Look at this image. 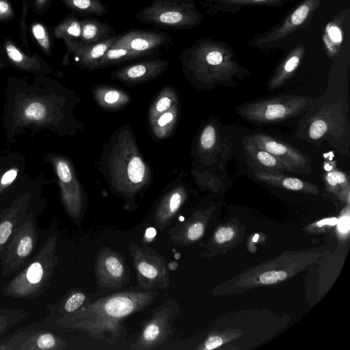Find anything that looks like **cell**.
Instances as JSON below:
<instances>
[{
  "instance_id": "f546056e",
  "label": "cell",
  "mask_w": 350,
  "mask_h": 350,
  "mask_svg": "<svg viewBox=\"0 0 350 350\" xmlns=\"http://www.w3.org/2000/svg\"><path fill=\"white\" fill-rule=\"evenodd\" d=\"M36 348L39 349H64L66 344L51 334H43L36 340Z\"/></svg>"
},
{
  "instance_id": "30bf717a",
  "label": "cell",
  "mask_w": 350,
  "mask_h": 350,
  "mask_svg": "<svg viewBox=\"0 0 350 350\" xmlns=\"http://www.w3.org/2000/svg\"><path fill=\"white\" fill-rule=\"evenodd\" d=\"M97 285L103 288H118L129 279V271L123 256L108 247L98 252L94 263Z\"/></svg>"
},
{
  "instance_id": "f35d334b",
  "label": "cell",
  "mask_w": 350,
  "mask_h": 350,
  "mask_svg": "<svg viewBox=\"0 0 350 350\" xmlns=\"http://www.w3.org/2000/svg\"><path fill=\"white\" fill-rule=\"evenodd\" d=\"M219 1V0H217ZM220 1H224L225 3H264V2H273V1H278L280 0H219Z\"/></svg>"
},
{
  "instance_id": "9a60e30c",
  "label": "cell",
  "mask_w": 350,
  "mask_h": 350,
  "mask_svg": "<svg viewBox=\"0 0 350 350\" xmlns=\"http://www.w3.org/2000/svg\"><path fill=\"white\" fill-rule=\"evenodd\" d=\"M25 169V158L21 153L10 151L0 155V197L29 174Z\"/></svg>"
},
{
  "instance_id": "4316f807",
  "label": "cell",
  "mask_w": 350,
  "mask_h": 350,
  "mask_svg": "<svg viewBox=\"0 0 350 350\" xmlns=\"http://www.w3.org/2000/svg\"><path fill=\"white\" fill-rule=\"evenodd\" d=\"M325 180L327 187L333 191L339 188L349 189V178L345 174L336 169H334L326 173Z\"/></svg>"
},
{
  "instance_id": "e575fe53",
  "label": "cell",
  "mask_w": 350,
  "mask_h": 350,
  "mask_svg": "<svg viewBox=\"0 0 350 350\" xmlns=\"http://www.w3.org/2000/svg\"><path fill=\"white\" fill-rule=\"evenodd\" d=\"M13 16V10L7 0H0V20L10 18Z\"/></svg>"
},
{
  "instance_id": "f1b7e54d",
  "label": "cell",
  "mask_w": 350,
  "mask_h": 350,
  "mask_svg": "<svg viewBox=\"0 0 350 350\" xmlns=\"http://www.w3.org/2000/svg\"><path fill=\"white\" fill-rule=\"evenodd\" d=\"M97 97L102 106L113 107L122 105L125 96L123 92L111 89L105 91L102 96H98Z\"/></svg>"
},
{
  "instance_id": "b9f144b4",
  "label": "cell",
  "mask_w": 350,
  "mask_h": 350,
  "mask_svg": "<svg viewBox=\"0 0 350 350\" xmlns=\"http://www.w3.org/2000/svg\"><path fill=\"white\" fill-rule=\"evenodd\" d=\"M156 234L157 232L154 228H148L144 234V239L148 242H150L156 236Z\"/></svg>"
},
{
  "instance_id": "7bdbcfd3",
  "label": "cell",
  "mask_w": 350,
  "mask_h": 350,
  "mask_svg": "<svg viewBox=\"0 0 350 350\" xmlns=\"http://www.w3.org/2000/svg\"><path fill=\"white\" fill-rule=\"evenodd\" d=\"M338 223V220L336 218H329L323 219L319 222H317V225L318 226H323L325 225H336Z\"/></svg>"
},
{
  "instance_id": "2e32d148",
  "label": "cell",
  "mask_w": 350,
  "mask_h": 350,
  "mask_svg": "<svg viewBox=\"0 0 350 350\" xmlns=\"http://www.w3.org/2000/svg\"><path fill=\"white\" fill-rule=\"evenodd\" d=\"M186 197V191L180 186L173 188L163 196L154 216V223L157 229L163 230L170 224Z\"/></svg>"
},
{
  "instance_id": "8d00e7d4",
  "label": "cell",
  "mask_w": 350,
  "mask_h": 350,
  "mask_svg": "<svg viewBox=\"0 0 350 350\" xmlns=\"http://www.w3.org/2000/svg\"><path fill=\"white\" fill-rule=\"evenodd\" d=\"M174 119V114L172 111H165L157 120V126L161 128L169 124Z\"/></svg>"
},
{
  "instance_id": "d6a6232c",
  "label": "cell",
  "mask_w": 350,
  "mask_h": 350,
  "mask_svg": "<svg viewBox=\"0 0 350 350\" xmlns=\"http://www.w3.org/2000/svg\"><path fill=\"white\" fill-rule=\"evenodd\" d=\"M328 131V124L323 119L314 120L309 129L310 137L313 139H319Z\"/></svg>"
},
{
  "instance_id": "52a82bcc",
  "label": "cell",
  "mask_w": 350,
  "mask_h": 350,
  "mask_svg": "<svg viewBox=\"0 0 350 350\" xmlns=\"http://www.w3.org/2000/svg\"><path fill=\"white\" fill-rule=\"evenodd\" d=\"M129 251L133 260L138 286L145 291L165 290L170 285L167 260L154 249L131 244Z\"/></svg>"
},
{
  "instance_id": "83f0119b",
  "label": "cell",
  "mask_w": 350,
  "mask_h": 350,
  "mask_svg": "<svg viewBox=\"0 0 350 350\" xmlns=\"http://www.w3.org/2000/svg\"><path fill=\"white\" fill-rule=\"evenodd\" d=\"M31 32L33 38L43 51L47 55L51 56V42L46 27L41 23H35L31 26Z\"/></svg>"
},
{
  "instance_id": "8992f818",
  "label": "cell",
  "mask_w": 350,
  "mask_h": 350,
  "mask_svg": "<svg viewBox=\"0 0 350 350\" xmlns=\"http://www.w3.org/2000/svg\"><path fill=\"white\" fill-rule=\"evenodd\" d=\"M312 103V99L308 96L286 95L245 104L239 111L250 122L274 123L303 113Z\"/></svg>"
},
{
  "instance_id": "484cf974",
  "label": "cell",
  "mask_w": 350,
  "mask_h": 350,
  "mask_svg": "<svg viewBox=\"0 0 350 350\" xmlns=\"http://www.w3.org/2000/svg\"><path fill=\"white\" fill-rule=\"evenodd\" d=\"M217 142V133L215 127L207 124L202 130L200 137V149L202 152H210L213 150Z\"/></svg>"
},
{
  "instance_id": "4dcf8cb0",
  "label": "cell",
  "mask_w": 350,
  "mask_h": 350,
  "mask_svg": "<svg viewBox=\"0 0 350 350\" xmlns=\"http://www.w3.org/2000/svg\"><path fill=\"white\" fill-rule=\"evenodd\" d=\"M86 300V295L81 291H76L66 300L64 308L66 313H72L79 310Z\"/></svg>"
},
{
  "instance_id": "1f68e13d",
  "label": "cell",
  "mask_w": 350,
  "mask_h": 350,
  "mask_svg": "<svg viewBox=\"0 0 350 350\" xmlns=\"http://www.w3.org/2000/svg\"><path fill=\"white\" fill-rule=\"evenodd\" d=\"M172 99L171 97L165 95L159 98L152 109L150 118L152 120L157 118L159 114L166 111L172 105Z\"/></svg>"
},
{
  "instance_id": "7402d4cb",
  "label": "cell",
  "mask_w": 350,
  "mask_h": 350,
  "mask_svg": "<svg viewBox=\"0 0 350 350\" xmlns=\"http://www.w3.org/2000/svg\"><path fill=\"white\" fill-rule=\"evenodd\" d=\"M81 44H89L102 42L114 36V31L107 23L95 18H86L80 21Z\"/></svg>"
},
{
  "instance_id": "277c9868",
  "label": "cell",
  "mask_w": 350,
  "mask_h": 350,
  "mask_svg": "<svg viewBox=\"0 0 350 350\" xmlns=\"http://www.w3.org/2000/svg\"><path fill=\"white\" fill-rule=\"evenodd\" d=\"M185 74L203 83L222 81L230 77L231 65L209 42L199 40L180 54Z\"/></svg>"
},
{
  "instance_id": "603a6c76",
  "label": "cell",
  "mask_w": 350,
  "mask_h": 350,
  "mask_svg": "<svg viewBox=\"0 0 350 350\" xmlns=\"http://www.w3.org/2000/svg\"><path fill=\"white\" fill-rule=\"evenodd\" d=\"M143 57L139 53L126 48H109L100 59L98 68L109 66L124 62Z\"/></svg>"
},
{
  "instance_id": "8fae6325",
  "label": "cell",
  "mask_w": 350,
  "mask_h": 350,
  "mask_svg": "<svg viewBox=\"0 0 350 350\" xmlns=\"http://www.w3.org/2000/svg\"><path fill=\"white\" fill-rule=\"evenodd\" d=\"M172 38L157 30L132 29L116 36L111 48L122 47L139 53L143 57L167 49Z\"/></svg>"
},
{
  "instance_id": "3957f363",
  "label": "cell",
  "mask_w": 350,
  "mask_h": 350,
  "mask_svg": "<svg viewBox=\"0 0 350 350\" xmlns=\"http://www.w3.org/2000/svg\"><path fill=\"white\" fill-rule=\"evenodd\" d=\"M100 163L111 189L120 196H135L150 180V169L129 129H120L113 135Z\"/></svg>"
},
{
  "instance_id": "5b68a950",
  "label": "cell",
  "mask_w": 350,
  "mask_h": 350,
  "mask_svg": "<svg viewBox=\"0 0 350 350\" xmlns=\"http://www.w3.org/2000/svg\"><path fill=\"white\" fill-rule=\"evenodd\" d=\"M196 0H153L135 17L143 23L170 29H189L203 17L196 7Z\"/></svg>"
},
{
  "instance_id": "ffe728a7",
  "label": "cell",
  "mask_w": 350,
  "mask_h": 350,
  "mask_svg": "<svg viewBox=\"0 0 350 350\" xmlns=\"http://www.w3.org/2000/svg\"><path fill=\"white\" fill-rule=\"evenodd\" d=\"M56 38L64 40L68 52L63 59L62 64H68L69 55L81 44V27L80 21L75 15L68 16L55 29Z\"/></svg>"
},
{
  "instance_id": "74e56055",
  "label": "cell",
  "mask_w": 350,
  "mask_h": 350,
  "mask_svg": "<svg viewBox=\"0 0 350 350\" xmlns=\"http://www.w3.org/2000/svg\"><path fill=\"white\" fill-rule=\"evenodd\" d=\"M222 342V339L219 336H213L206 340L204 349L208 350L213 349L221 346Z\"/></svg>"
},
{
  "instance_id": "836d02e7",
  "label": "cell",
  "mask_w": 350,
  "mask_h": 350,
  "mask_svg": "<svg viewBox=\"0 0 350 350\" xmlns=\"http://www.w3.org/2000/svg\"><path fill=\"white\" fill-rule=\"evenodd\" d=\"M234 232L232 228L224 227L219 228L215 234V239L219 243H223L230 240L234 237Z\"/></svg>"
},
{
  "instance_id": "7a4b0ae2",
  "label": "cell",
  "mask_w": 350,
  "mask_h": 350,
  "mask_svg": "<svg viewBox=\"0 0 350 350\" xmlns=\"http://www.w3.org/2000/svg\"><path fill=\"white\" fill-rule=\"evenodd\" d=\"M158 295L156 290L115 293L69 313L62 324L113 345L125 334L123 319L148 306Z\"/></svg>"
},
{
  "instance_id": "e0dca14e",
  "label": "cell",
  "mask_w": 350,
  "mask_h": 350,
  "mask_svg": "<svg viewBox=\"0 0 350 350\" xmlns=\"http://www.w3.org/2000/svg\"><path fill=\"white\" fill-rule=\"evenodd\" d=\"M4 49L10 62L17 69L34 75H46L53 72L39 57L25 54L11 41L5 42Z\"/></svg>"
},
{
  "instance_id": "7c38bea8",
  "label": "cell",
  "mask_w": 350,
  "mask_h": 350,
  "mask_svg": "<svg viewBox=\"0 0 350 350\" xmlns=\"http://www.w3.org/2000/svg\"><path fill=\"white\" fill-rule=\"evenodd\" d=\"M33 215V211L29 213L25 222L16 229L8 245L6 254L3 260L5 274L18 269L29 256L34 247L36 234L32 223Z\"/></svg>"
},
{
  "instance_id": "9c48e42d",
  "label": "cell",
  "mask_w": 350,
  "mask_h": 350,
  "mask_svg": "<svg viewBox=\"0 0 350 350\" xmlns=\"http://www.w3.org/2000/svg\"><path fill=\"white\" fill-rule=\"evenodd\" d=\"M43 159L53 167L67 212L72 218L78 219L82 212V193L71 162L65 156L55 152L46 153Z\"/></svg>"
},
{
  "instance_id": "44dd1931",
  "label": "cell",
  "mask_w": 350,
  "mask_h": 350,
  "mask_svg": "<svg viewBox=\"0 0 350 350\" xmlns=\"http://www.w3.org/2000/svg\"><path fill=\"white\" fill-rule=\"evenodd\" d=\"M247 157L258 169L271 173L288 172L287 168L273 155L259 147L251 137L245 144Z\"/></svg>"
},
{
  "instance_id": "f6af8a7d",
  "label": "cell",
  "mask_w": 350,
  "mask_h": 350,
  "mask_svg": "<svg viewBox=\"0 0 350 350\" xmlns=\"http://www.w3.org/2000/svg\"><path fill=\"white\" fill-rule=\"evenodd\" d=\"M278 273V280H283L286 278V273L284 271H279Z\"/></svg>"
},
{
  "instance_id": "5bb4252c",
  "label": "cell",
  "mask_w": 350,
  "mask_h": 350,
  "mask_svg": "<svg viewBox=\"0 0 350 350\" xmlns=\"http://www.w3.org/2000/svg\"><path fill=\"white\" fill-rule=\"evenodd\" d=\"M169 65L165 59L146 60L116 70L111 78L130 84L146 83L161 75Z\"/></svg>"
},
{
  "instance_id": "d590c367",
  "label": "cell",
  "mask_w": 350,
  "mask_h": 350,
  "mask_svg": "<svg viewBox=\"0 0 350 350\" xmlns=\"http://www.w3.org/2000/svg\"><path fill=\"white\" fill-rule=\"evenodd\" d=\"M259 280L265 284H274L278 280V273L275 271H266L260 276Z\"/></svg>"
},
{
  "instance_id": "ba28073f",
  "label": "cell",
  "mask_w": 350,
  "mask_h": 350,
  "mask_svg": "<svg viewBox=\"0 0 350 350\" xmlns=\"http://www.w3.org/2000/svg\"><path fill=\"white\" fill-rule=\"evenodd\" d=\"M179 313L178 303L172 299L154 308L130 349L150 350L159 347L172 334V324Z\"/></svg>"
},
{
  "instance_id": "cb8c5ba5",
  "label": "cell",
  "mask_w": 350,
  "mask_h": 350,
  "mask_svg": "<svg viewBox=\"0 0 350 350\" xmlns=\"http://www.w3.org/2000/svg\"><path fill=\"white\" fill-rule=\"evenodd\" d=\"M67 7L75 11L94 15H104L108 9L100 0H61Z\"/></svg>"
},
{
  "instance_id": "d4e9b609",
  "label": "cell",
  "mask_w": 350,
  "mask_h": 350,
  "mask_svg": "<svg viewBox=\"0 0 350 350\" xmlns=\"http://www.w3.org/2000/svg\"><path fill=\"white\" fill-rule=\"evenodd\" d=\"M300 62V56L295 54L286 59L282 66L271 78L269 87L274 89L282 85L295 71Z\"/></svg>"
},
{
  "instance_id": "d6986e66",
  "label": "cell",
  "mask_w": 350,
  "mask_h": 350,
  "mask_svg": "<svg viewBox=\"0 0 350 350\" xmlns=\"http://www.w3.org/2000/svg\"><path fill=\"white\" fill-rule=\"evenodd\" d=\"M254 176L265 183L291 191L318 193L317 187L310 182L297 177L288 176L282 173H271L260 169L254 170Z\"/></svg>"
},
{
  "instance_id": "ac0fdd59",
  "label": "cell",
  "mask_w": 350,
  "mask_h": 350,
  "mask_svg": "<svg viewBox=\"0 0 350 350\" xmlns=\"http://www.w3.org/2000/svg\"><path fill=\"white\" fill-rule=\"evenodd\" d=\"M116 36H112L102 42L80 44L72 52L74 62L80 68L89 70L98 68L100 59L110 48Z\"/></svg>"
},
{
  "instance_id": "4fadbf2b",
  "label": "cell",
  "mask_w": 350,
  "mask_h": 350,
  "mask_svg": "<svg viewBox=\"0 0 350 350\" xmlns=\"http://www.w3.org/2000/svg\"><path fill=\"white\" fill-rule=\"evenodd\" d=\"M251 137L259 147L280 161L288 172L306 174L311 171L308 159L291 145L262 133L254 134Z\"/></svg>"
},
{
  "instance_id": "ab89813d",
  "label": "cell",
  "mask_w": 350,
  "mask_h": 350,
  "mask_svg": "<svg viewBox=\"0 0 350 350\" xmlns=\"http://www.w3.org/2000/svg\"><path fill=\"white\" fill-rule=\"evenodd\" d=\"M338 228L340 232H347L349 228V220L348 217H342L338 221Z\"/></svg>"
},
{
  "instance_id": "60d3db41",
  "label": "cell",
  "mask_w": 350,
  "mask_h": 350,
  "mask_svg": "<svg viewBox=\"0 0 350 350\" xmlns=\"http://www.w3.org/2000/svg\"><path fill=\"white\" fill-rule=\"evenodd\" d=\"M329 34L332 39L335 42H339L341 39V34L339 29L336 27H332L329 30Z\"/></svg>"
},
{
  "instance_id": "6da1fadb",
  "label": "cell",
  "mask_w": 350,
  "mask_h": 350,
  "mask_svg": "<svg viewBox=\"0 0 350 350\" xmlns=\"http://www.w3.org/2000/svg\"><path fill=\"white\" fill-rule=\"evenodd\" d=\"M76 101L70 90L46 75H35L32 83L8 78L2 118L8 145L22 135L34 137L44 131L59 137L75 134L78 128L73 115Z\"/></svg>"
},
{
  "instance_id": "ee69618b",
  "label": "cell",
  "mask_w": 350,
  "mask_h": 350,
  "mask_svg": "<svg viewBox=\"0 0 350 350\" xmlns=\"http://www.w3.org/2000/svg\"><path fill=\"white\" fill-rule=\"evenodd\" d=\"M47 0H36V6L38 9H41L44 7Z\"/></svg>"
}]
</instances>
